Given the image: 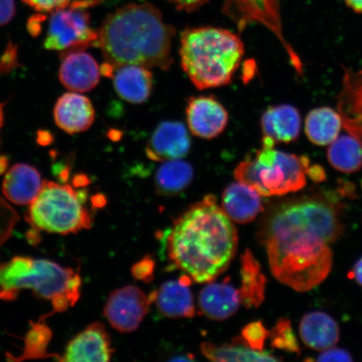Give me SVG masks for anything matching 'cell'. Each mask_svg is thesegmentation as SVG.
I'll return each instance as SVG.
<instances>
[{
	"instance_id": "cell-1",
	"label": "cell",
	"mask_w": 362,
	"mask_h": 362,
	"mask_svg": "<svg viewBox=\"0 0 362 362\" xmlns=\"http://www.w3.org/2000/svg\"><path fill=\"white\" fill-rule=\"evenodd\" d=\"M238 230L211 194L175 221L168 238L170 259L194 281L211 283L236 255Z\"/></svg>"
},
{
	"instance_id": "cell-2",
	"label": "cell",
	"mask_w": 362,
	"mask_h": 362,
	"mask_svg": "<svg viewBox=\"0 0 362 362\" xmlns=\"http://www.w3.org/2000/svg\"><path fill=\"white\" fill-rule=\"evenodd\" d=\"M173 26L149 3L130 4L108 15L98 30V47L113 68L136 65L168 70Z\"/></svg>"
},
{
	"instance_id": "cell-3",
	"label": "cell",
	"mask_w": 362,
	"mask_h": 362,
	"mask_svg": "<svg viewBox=\"0 0 362 362\" xmlns=\"http://www.w3.org/2000/svg\"><path fill=\"white\" fill-rule=\"evenodd\" d=\"M268 252L272 274L279 282L298 292L322 283L332 268L328 243L303 230L260 234Z\"/></svg>"
},
{
	"instance_id": "cell-4",
	"label": "cell",
	"mask_w": 362,
	"mask_h": 362,
	"mask_svg": "<svg viewBox=\"0 0 362 362\" xmlns=\"http://www.w3.org/2000/svg\"><path fill=\"white\" fill-rule=\"evenodd\" d=\"M181 66L198 89L223 87L232 81L244 55L242 40L216 27L189 28L180 38Z\"/></svg>"
},
{
	"instance_id": "cell-5",
	"label": "cell",
	"mask_w": 362,
	"mask_h": 362,
	"mask_svg": "<svg viewBox=\"0 0 362 362\" xmlns=\"http://www.w3.org/2000/svg\"><path fill=\"white\" fill-rule=\"evenodd\" d=\"M81 276L55 262L16 256L0 264V300H15L24 289L52 303L54 313L74 307L81 296Z\"/></svg>"
},
{
	"instance_id": "cell-6",
	"label": "cell",
	"mask_w": 362,
	"mask_h": 362,
	"mask_svg": "<svg viewBox=\"0 0 362 362\" xmlns=\"http://www.w3.org/2000/svg\"><path fill=\"white\" fill-rule=\"evenodd\" d=\"M309 165L305 156L262 146L255 158L247 157L240 163L234 177L256 189L261 196H284L305 187V170Z\"/></svg>"
},
{
	"instance_id": "cell-7",
	"label": "cell",
	"mask_w": 362,
	"mask_h": 362,
	"mask_svg": "<svg viewBox=\"0 0 362 362\" xmlns=\"http://www.w3.org/2000/svg\"><path fill=\"white\" fill-rule=\"evenodd\" d=\"M86 194L70 185L44 181L38 196L30 204L29 223L45 232L67 235L92 226V218L84 206Z\"/></svg>"
},
{
	"instance_id": "cell-8",
	"label": "cell",
	"mask_w": 362,
	"mask_h": 362,
	"mask_svg": "<svg viewBox=\"0 0 362 362\" xmlns=\"http://www.w3.org/2000/svg\"><path fill=\"white\" fill-rule=\"evenodd\" d=\"M337 208L332 201L318 194L293 199L271 212L260 234L303 230L317 235L328 243L336 242L344 230Z\"/></svg>"
},
{
	"instance_id": "cell-9",
	"label": "cell",
	"mask_w": 362,
	"mask_h": 362,
	"mask_svg": "<svg viewBox=\"0 0 362 362\" xmlns=\"http://www.w3.org/2000/svg\"><path fill=\"white\" fill-rule=\"evenodd\" d=\"M99 3L100 0H75L52 12L44 47L61 52L63 57L98 45V31L90 26L88 8Z\"/></svg>"
},
{
	"instance_id": "cell-10",
	"label": "cell",
	"mask_w": 362,
	"mask_h": 362,
	"mask_svg": "<svg viewBox=\"0 0 362 362\" xmlns=\"http://www.w3.org/2000/svg\"><path fill=\"white\" fill-rule=\"evenodd\" d=\"M153 302L155 291L147 296L137 287L126 286L110 294L104 308V315L119 332H132L139 328Z\"/></svg>"
},
{
	"instance_id": "cell-11",
	"label": "cell",
	"mask_w": 362,
	"mask_h": 362,
	"mask_svg": "<svg viewBox=\"0 0 362 362\" xmlns=\"http://www.w3.org/2000/svg\"><path fill=\"white\" fill-rule=\"evenodd\" d=\"M189 131L194 136L211 139L219 136L228 124V111L214 97H197L189 99L187 107Z\"/></svg>"
},
{
	"instance_id": "cell-12",
	"label": "cell",
	"mask_w": 362,
	"mask_h": 362,
	"mask_svg": "<svg viewBox=\"0 0 362 362\" xmlns=\"http://www.w3.org/2000/svg\"><path fill=\"white\" fill-rule=\"evenodd\" d=\"M112 348L110 334L101 323L88 325L71 339L59 361L67 362H106L111 360Z\"/></svg>"
},
{
	"instance_id": "cell-13",
	"label": "cell",
	"mask_w": 362,
	"mask_h": 362,
	"mask_svg": "<svg viewBox=\"0 0 362 362\" xmlns=\"http://www.w3.org/2000/svg\"><path fill=\"white\" fill-rule=\"evenodd\" d=\"M191 148L187 128L180 122H164L157 127L148 142L146 156L153 161L179 160Z\"/></svg>"
},
{
	"instance_id": "cell-14",
	"label": "cell",
	"mask_w": 362,
	"mask_h": 362,
	"mask_svg": "<svg viewBox=\"0 0 362 362\" xmlns=\"http://www.w3.org/2000/svg\"><path fill=\"white\" fill-rule=\"evenodd\" d=\"M337 111L341 116L343 128L362 142V69L355 71L344 67Z\"/></svg>"
},
{
	"instance_id": "cell-15",
	"label": "cell",
	"mask_w": 362,
	"mask_h": 362,
	"mask_svg": "<svg viewBox=\"0 0 362 362\" xmlns=\"http://www.w3.org/2000/svg\"><path fill=\"white\" fill-rule=\"evenodd\" d=\"M59 78L72 92L87 93L96 88L100 81V68L87 52L76 51L63 56Z\"/></svg>"
},
{
	"instance_id": "cell-16",
	"label": "cell",
	"mask_w": 362,
	"mask_h": 362,
	"mask_svg": "<svg viewBox=\"0 0 362 362\" xmlns=\"http://www.w3.org/2000/svg\"><path fill=\"white\" fill-rule=\"evenodd\" d=\"M57 125L69 134L88 130L95 120V110L90 99L76 93H65L54 107Z\"/></svg>"
},
{
	"instance_id": "cell-17",
	"label": "cell",
	"mask_w": 362,
	"mask_h": 362,
	"mask_svg": "<svg viewBox=\"0 0 362 362\" xmlns=\"http://www.w3.org/2000/svg\"><path fill=\"white\" fill-rule=\"evenodd\" d=\"M191 284L192 278L183 275L163 284L155 291V302L163 315L169 318H192L194 315V298L189 288Z\"/></svg>"
},
{
	"instance_id": "cell-18",
	"label": "cell",
	"mask_w": 362,
	"mask_h": 362,
	"mask_svg": "<svg viewBox=\"0 0 362 362\" xmlns=\"http://www.w3.org/2000/svg\"><path fill=\"white\" fill-rule=\"evenodd\" d=\"M111 78L117 93L127 102L143 103L151 97L153 76L147 67L136 65L116 67Z\"/></svg>"
},
{
	"instance_id": "cell-19",
	"label": "cell",
	"mask_w": 362,
	"mask_h": 362,
	"mask_svg": "<svg viewBox=\"0 0 362 362\" xmlns=\"http://www.w3.org/2000/svg\"><path fill=\"white\" fill-rule=\"evenodd\" d=\"M44 181L33 166L16 164L4 176V197L16 205H30L42 189Z\"/></svg>"
},
{
	"instance_id": "cell-20",
	"label": "cell",
	"mask_w": 362,
	"mask_h": 362,
	"mask_svg": "<svg viewBox=\"0 0 362 362\" xmlns=\"http://www.w3.org/2000/svg\"><path fill=\"white\" fill-rule=\"evenodd\" d=\"M261 127L264 137L275 144L296 141L300 134V113L288 104L271 107L262 115Z\"/></svg>"
},
{
	"instance_id": "cell-21",
	"label": "cell",
	"mask_w": 362,
	"mask_h": 362,
	"mask_svg": "<svg viewBox=\"0 0 362 362\" xmlns=\"http://www.w3.org/2000/svg\"><path fill=\"white\" fill-rule=\"evenodd\" d=\"M226 279L223 283L207 284L199 296L203 315L214 320H224L233 315L241 304V297Z\"/></svg>"
},
{
	"instance_id": "cell-22",
	"label": "cell",
	"mask_w": 362,
	"mask_h": 362,
	"mask_svg": "<svg viewBox=\"0 0 362 362\" xmlns=\"http://www.w3.org/2000/svg\"><path fill=\"white\" fill-rule=\"evenodd\" d=\"M261 194L249 185L230 184L223 194V209L234 223H251L262 211Z\"/></svg>"
},
{
	"instance_id": "cell-23",
	"label": "cell",
	"mask_w": 362,
	"mask_h": 362,
	"mask_svg": "<svg viewBox=\"0 0 362 362\" xmlns=\"http://www.w3.org/2000/svg\"><path fill=\"white\" fill-rule=\"evenodd\" d=\"M303 342L315 351H325L337 345L339 339V329L332 316L321 311L306 314L300 325Z\"/></svg>"
},
{
	"instance_id": "cell-24",
	"label": "cell",
	"mask_w": 362,
	"mask_h": 362,
	"mask_svg": "<svg viewBox=\"0 0 362 362\" xmlns=\"http://www.w3.org/2000/svg\"><path fill=\"white\" fill-rule=\"evenodd\" d=\"M342 128L341 116L332 107L315 108L308 113L305 119L307 137L318 146L332 144L338 137Z\"/></svg>"
},
{
	"instance_id": "cell-25",
	"label": "cell",
	"mask_w": 362,
	"mask_h": 362,
	"mask_svg": "<svg viewBox=\"0 0 362 362\" xmlns=\"http://www.w3.org/2000/svg\"><path fill=\"white\" fill-rule=\"evenodd\" d=\"M241 261L242 286L239 291L241 302L247 309L257 308L264 300L267 279L262 273L259 262L249 249L244 252Z\"/></svg>"
},
{
	"instance_id": "cell-26",
	"label": "cell",
	"mask_w": 362,
	"mask_h": 362,
	"mask_svg": "<svg viewBox=\"0 0 362 362\" xmlns=\"http://www.w3.org/2000/svg\"><path fill=\"white\" fill-rule=\"evenodd\" d=\"M202 354L214 361H279L269 352L252 349L244 341L242 337L233 339L230 344L216 346L214 344L204 342L201 346Z\"/></svg>"
},
{
	"instance_id": "cell-27",
	"label": "cell",
	"mask_w": 362,
	"mask_h": 362,
	"mask_svg": "<svg viewBox=\"0 0 362 362\" xmlns=\"http://www.w3.org/2000/svg\"><path fill=\"white\" fill-rule=\"evenodd\" d=\"M327 158L333 168L351 174L362 168V142L351 134L338 136L329 144Z\"/></svg>"
},
{
	"instance_id": "cell-28",
	"label": "cell",
	"mask_w": 362,
	"mask_h": 362,
	"mask_svg": "<svg viewBox=\"0 0 362 362\" xmlns=\"http://www.w3.org/2000/svg\"><path fill=\"white\" fill-rule=\"evenodd\" d=\"M194 177L191 164L181 158L168 160L158 169L156 187L162 196H175L187 189Z\"/></svg>"
},
{
	"instance_id": "cell-29",
	"label": "cell",
	"mask_w": 362,
	"mask_h": 362,
	"mask_svg": "<svg viewBox=\"0 0 362 362\" xmlns=\"http://www.w3.org/2000/svg\"><path fill=\"white\" fill-rule=\"evenodd\" d=\"M270 337L271 345L276 349L293 353L298 356L300 354V346L293 332L291 320L288 319H279L272 330Z\"/></svg>"
},
{
	"instance_id": "cell-30",
	"label": "cell",
	"mask_w": 362,
	"mask_h": 362,
	"mask_svg": "<svg viewBox=\"0 0 362 362\" xmlns=\"http://www.w3.org/2000/svg\"><path fill=\"white\" fill-rule=\"evenodd\" d=\"M19 220L16 211L0 196V247L10 239Z\"/></svg>"
},
{
	"instance_id": "cell-31",
	"label": "cell",
	"mask_w": 362,
	"mask_h": 362,
	"mask_svg": "<svg viewBox=\"0 0 362 362\" xmlns=\"http://www.w3.org/2000/svg\"><path fill=\"white\" fill-rule=\"evenodd\" d=\"M270 332L266 329L262 321H255L246 325L242 330V337L252 349L262 351L266 339Z\"/></svg>"
},
{
	"instance_id": "cell-32",
	"label": "cell",
	"mask_w": 362,
	"mask_h": 362,
	"mask_svg": "<svg viewBox=\"0 0 362 362\" xmlns=\"http://www.w3.org/2000/svg\"><path fill=\"white\" fill-rule=\"evenodd\" d=\"M22 1L36 11L52 13L67 6L71 0H22Z\"/></svg>"
},
{
	"instance_id": "cell-33",
	"label": "cell",
	"mask_w": 362,
	"mask_h": 362,
	"mask_svg": "<svg viewBox=\"0 0 362 362\" xmlns=\"http://www.w3.org/2000/svg\"><path fill=\"white\" fill-rule=\"evenodd\" d=\"M132 273L136 279L151 282L155 273V262L151 257H146L133 267Z\"/></svg>"
},
{
	"instance_id": "cell-34",
	"label": "cell",
	"mask_w": 362,
	"mask_h": 362,
	"mask_svg": "<svg viewBox=\"0 0 362 362\" xmlns=\"http://www.w3.org/2000/svg\"><path fill=\"white\" fill-rule=\"evenodd\" d=\"M318 361H353V357L351 353L341 348H332L321 353Z\"/></svg>"
},
{
	"instance_id": "cell-35",
	"label": "cell",
	"mask_w": 362,
	"mask_h": 362,
	"mask_svg": "<svg viewBox=\"0 0 362 362\" xmlns=\"http://www.w3.org/2000/svg\"><path fill=\"white\" fill-rule=\"evenodd\" d=\"M15 15V0H0V26L8 24Z\"/></svg>"
},
{
	"instance_id": "cell-36",
	"label": "cell",
	"mask_w": 362,
	"mask_h": 362,
	"mask_svg": "<svg viewBox=\"0 0 362 362\" xmlns=\"http://www.w3.org/2000/svg\"><path fill=\"white\" fill-rule=\"evenodd\" d=\"M179 11L192 12L198 10L210 0H167Z\"/></svg>"
},
{
	"instance_id": "cell-37",
	"label": "cell",
	"mask_w": 362,
	"mask_h": 362,
	"mask_svg": "<svg viewBox=\"0 0 362 362\" xmlns=\"http://www.w3.org/2000/svg\"><path fill=\"white\" fill-rule=\"evenodd\" d=\"M305 174L309 175V177L315 181V182H322L327 180V173L322 167L320 165H309L305 170Z\"/></svg>"
},
{
	"instance_id": "cell-38",
	"label": "cell",
	"mask_w": 362,
	"mask_h": 362,
	"mask_svg": "<svg viewBox=\"0 0 362 362\" xmlns=\"http://www.w3.org/2000/svg\"><path fill=\"white\" fill-rule=\"evenodd\" d=\"M349 278L356 279V281L362 286V257L357 261L354 268L349 273Z\"/></svg>"
},
{
	"instance_id": "cell-39",
	"label": "cell",
	"mask_w": 362,
	"mask_h": 362,
	"mask_svg": "<svg viewBox=\"0 0 362 362\" xmlns=\"http://www.w3.org/2000/svg\"><path fill=\"white\" fill-rule=\"evenodd\" d=\"M346 6L357 13H362V0H344Z\"/></svg>"
},
{
	"instance_id": "cell-40",
	"label": "cell",
	"mask_w": 362,
	"mask_h": 362,
	"mask_svg": "<svg viewBox=\"0 0 362 362\" xmlns=\"http://www.w3.org/2000/svg\"><path fill=\"white\" fill-rule=\"evenodd\" d=\"M7 167V158L6 157H0V174L6 170Z\"/></svg>"
},
{
	"instance_id": "cell-41",
	"label": "cell",
	"mask_w": 362,
	"mask_h": 362,
	"mask_svg": "<svg viewBox=\"0 0 362 362\" xmlns=\"http://www.w3.org/2000/svg\"><path fill=\"white\" fill-rule=\"evenodd\" d=\"M4 124V103H0V129Z\"/></svg>"
}]
</instances>
